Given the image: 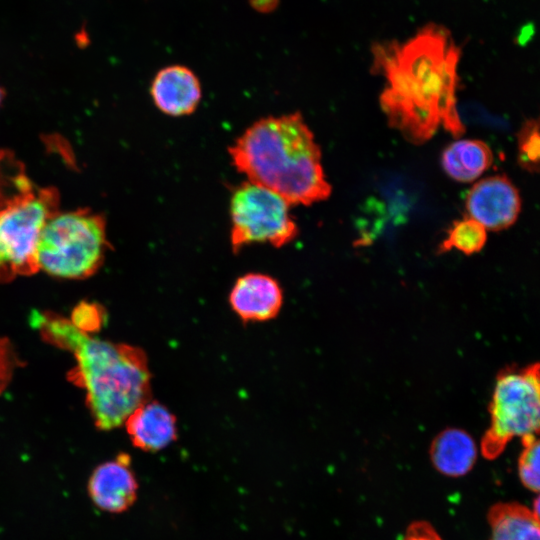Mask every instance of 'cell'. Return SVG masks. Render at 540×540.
<instances>
[{"mask_svg":"<svg viewBox=\"0 0 540 540\" xmlns=\"http://www.w3.org/2000/svg\"><path fill=\"white\" fill-rule=\"evenodd\" d=\"M372 70L384 78L379 103L388 124L410 143L430 140L439 128L460 137L457 111L461 51L449 31L429 24L404 42L376 43Z\"/></svg>","mask_w":540,"mask_h":540,"instance_id":"obj_1","label":"cell"},{"mask_svg":"<svg viewBox=\"0 0 540 540\" xmlns=\"http://www.w3.org/2000/svg\"><path fill=\"white\" fill-rule=\"evenodd\" d=\"M229 154L248 181L274 191L290 205L323 201L332 192L320 147L299 112L259 119L234 142Z\"/></svg>","mask_w":540,"mask_h":540,"instance_id":"obj_2","label":"cell"},{"mask_svg":"<svg viewBox=\"0 0 540 540\" xmlns=\"http://www.w3.org/2000/svg\"><path fill=\"white\" fill-rule=\"evenodd\" d=\"M72 352L77 363L69 380L85 390L98 429L124 425L136 408L150 400L151 373L141 348L84 334Z\"/></svg>","mask_w":540,"mask_h":540,"instance_id":"obj_3","label":"cell"},{"mask_svg":"<svg viewBox=\"0 0 540 540\" xmlns=\"http://www.w3.org/2000/svg\"><path fill=\"white\" fill-rule=\"evenodd\" d=\"M110 243L106 220L88 208L58 212L44 225L37 246L39 269L65 279H84L102 266Z\"/></svg>","mask_w":540,"mask_h":540,"instance_id":"obj_4","label":"cell"},{"mask_svg":"<svg viewBox=\"0 0 540 540\" xmlns=\"http://www.w3.org/2000/svg\"><path fill=\"white\" fill-rule=\"evenodd\" d=\"M489 415L481 441L487 459L498 457L514 438L540 436V363L507 366L498 373Z\"/></svg>","mask_w":540,"mask_h":540,"instance_id":"obj_5","label":"cell"},{"mask_svg":"<svg viewBox=\"0 0 540 540\" xmlns=\"http://www.w3.org/2000/svg\"><path fill=\"white\" fill-rule=\"evenodd\" d=\"M54 187H36L0 214V282L39 270L37 246L46 222L59 212Z\"/></svg>","mask_w":540,"mask_h":540,"instance_id":"obj_6","label":"cell"},{"mask_svg":"<svg viewBox=\"0 0 540 540\" xmlns=\"http://www.w3.org/2000/svg\"><path fill=\"white\" fill-rule=\"evenodd\" d=\"M230 216L234 252L254 243L282 247L298 235L290 204L274 191L250 181L233 190Z\"/></svg>","mask_w":540,"mask_h":540,"instance_id":"obj_7","label":"cell"},{"mask_svg":"<svg viewBox=\"0 0 540 540\" xmlns=\"http://www.w3.org/2000/svg\"><path fill=\"white\" fill-rule=\"evenodd\" d=\"M468 217L476 220L486 230L500 231L515 223L521 210L517 188L503 175L478 181L465 199Z\"/></svg>","mask_w":540,"mask_h":540,"instance_id":"obj_8","label":"cell"},{"mask_svg":"<svg viewBox=\"0 0 540 540\" xmlns=\"http://www.w3.org/2000/svg\"><path fill=\"white\" fill-rule=\"evenodd\" d=\"M138 483L126 453L97 466L88 480V494L99 509L121 513L136 500Z\"/></svg>","mask_w":540,"mask_h":540,"instance_id":"obj_9","label":"cell"},{"mask_svg":"<svg viewBox=\"0 0 540 540\" xmlns=\"http://www.w3.org/2000/svg\"><path fill=\"white\" fill-rule=\"evenodd\" d=\"M229 303L244 322L268 321L278 315L283 303V291L273 277L248 273L234 283Z\"/></svg>","mask_w":540,"mask_h":540,"instance_id":"obj_10","label":"cell"},{"mask_svg":"<svg viewBox=\"0 0 540 540\" xmlns=\"http://www.w3.org/2000/svg\"><path fill=\"white\" fill-rule=\"evenodd\" d=\"M150 92L156 107L170 116L193 113L202 96L196 74L178 64L159 70L152 81Z\"/></svg>","mask_w":540,"mask_h":540,"instance_id":"obj_11","label":"cell"},{"mask_svg":"<svg viewBox=\"0 0 540 540\" xmlns=\"http://www.w3.org/2000/svg\"><path fill=\"white\" fill-rule=\"evenodd\" d=\"M132 444L147 452H156L177 437V421L163 404L148 400L136 408L124 423Z\"/></svg>","mask_w":540,"mask_h":540,"instance_id":"obj_12","label":"cell"},{"mask_svg":"<svg viewBox=\"0 0 540 540\" xmlns=\"http://www.w3.org/2000/svg\"><path fill=\"white\" fill-rule=\"evenodd\" d=\"M434 467L444 475L463 476L473 467L477 448L472 437L462 429L448 428L435 437L430 449Z\"/></svg>","mask_w":540,"mask_h":540,"instance_id":"obj_13","label":"cell"},{"mask_svg":"<svg viewBox=\"0 0 540 540\" xmlns=\"http://www.w3.org/2000/svg\"><path fill=\"white\" fill-rule=\"evenodd\" d=\"M493 153L490 147L477 139H461L449 144L441 154L445 173L458 182H472L490 168Z\"/></svg>","mask_w":540,"mask_h":540,"instance_id":"obj_14","label":"cell"},{"mask_svg":"<svg viewBox=\"0 0 540 540\" xmlns=\"http://www.w3.org/2000/svg\"><path fill=\"white\" fill-rule=\"evenodd\" d=\"M490 540H540V523L531 510L516 503H497L488 512Z\"/></svg>","mask_w":540,"mask_h":540,"instance_id":"obj_15","label":"cell"},{"mask_svg":"<svg viewBox=\"0 0 540 540\" xmlns=\"http://www.w3.org/2000/svg\"><path fill=\"white\" fill-rule=\"evenodd\" d=\"M34 188L23 163L11 151L0 149V214Z\"/></svg>","mask_w":540,"mask_h":540,"instance_id":"obj_16","label":"cell"},{"mask_svg":"<svg viewBox=\"0 0 540 540\" xmlns=\"http://www.w3.org/2000/svg\"><path fill=\"white\" fill-rule=\"evenodd\" d=\"M30 324L40 332L43 340L71 352L84 335L71 320L50 312L33 310L30 315Z\"/></svg>","mask_w":540,"mask_h":540,"instance_id":"obj_17","label":"cell"},{"mask_svg":"<svg viewBox=\"0 0 540 540\" xmlns=\"http://www.w3.org/2000/svg\"><path fill=\"white\" fill-rule=\"evenodd\" d=\"M487 241L486 229L470 217L456 220L447 231L446 238L440 243L438 252L444 253L456 249L466 255L482 250Z\"/></svg>","mask_w":540,"mask_h":540,"instance_id":"obj_18","label":"cell"},{"mask_svg":"<svg viewBox=\"0 0 540 540\" xmlns=\"http://www.w3.org/2000/svg\"><path fill=\"white\" fill-rule=\"evenodd\" d=\"M519 165L531 173H540V117L527 120L518 133Z\"/></svg>","mask_w":540,"mask_h":540,"instance_id":"obj_19","label":"cell"},{"mask_svg":"<svg viewBox=\"0 0 540 540\" xmlns=\"http://www.w3.org/2000/svg\"><path fill=\"white\" fill-rule=\"evenodd\" d=\"M521 442L523 448L518 459L520 480L529 490L540 493V438H524Z\"/></svg>","mask_w":540,"mask_h":540,"instance_id":"obj_20","label":"cell"},{"mask_svg":"<svg viewBox=\"0 0 540 540\" xmlns=\"http://www.w3.org/2000/svg\"><path fill=\"white\" fill-rule=\"evenodd\" d=\"M70 320L78 330L90 335L104 325L105 309L97 303L82 301L74 308Z\"/></svg>","mask_w":540,"mask_h":540,"instance_id":"obj_21","label":"cell"},{"mask_svg":"<svg viewBox=\"0 0 540 540\" xmlns=\"http://www.w3.org/2000/svg\"><path fill=\"white\" fill-rule=\"evenodd\" d=\"M20 364L10 341L0 337V394L8 386L16 367Z\"/></svg>","mask_w":540,"mask_h":540,"instance_id":"obj_22","label":"cell"},{"mask_svg":"<svg viewBox=\"0 0 540 540\" xmlns=\"http://www.w3.org/2000/svg\"><path fill=\"white\" fill-rule=\"evenodd\" d=\"M402 540H442L431 525L416 522L409 526Z\"/></svg>","mask_w":540,"mask_h":540,"instance_id":"obj_23","label":"cell"},{"mask_svg":"<svg viewBox=\"0 0 540 540\" xmlns=\"http://www.w3.org/2000/svg\"><path fill=\"white\" fill-rule=\"evenodd\" d=\"M248 2L255 11L270 13L278 7L280 0H248Z\"/></svg>","mask_w":540,"mask_h":540,"instance_id":"obj_24","label":"cell"},{"mask_svg":"<svg viewBox=\"0 0 540 540\" xmlns=\"http://www.w3.org/2000/svg\"><path fill=\"white\" fill-rule=\"evenodd\" d=\"M535 519L540 523V494L533 502V509L531 510Z\"/></svg>","mask_w":540,"mask_h":540,"instance_id":"obj_25","label":"cell"},{"mask_svg":"<svg viewBox=\"0 0 540 540\" xmlns=\"http://www.w3.org/2000/svg\"><path fill=\"white\" fill-rule=\"evenodd\" d=\"M4 94H5L4 89L0 86V103L4 97Z\"/></svg>","mask_w":540,"mask_h":540,"instance_id":"obj_26","label":"cell"}]
</instances>
